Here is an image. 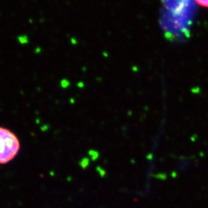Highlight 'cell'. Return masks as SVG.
I'll return each mask as SVG.
<instances>
[{
  "label": "cell",
  "instance_id": "1",
  "mask_svg": "<svg viewBox=\"0 0 208 208\" xmlns=\"http://www.w3.org/2000/svg\"><path fill=\"white\" fill-rule=\"evenodd\" d=\"M165 13L161 26L167 38L174 40L187 38L195 14L194 0H160Z\"/></svg>",
  "mask_w": 208,
  "mask_h": 208
},
{
  "label": "cell",
  "instance_id": "2",
  "mask_svg": "<svg viewBox=\"0 0 208 208\" xmlns=\"http://www.w3.org/2000/svg\"><path fill=\"white\" fill-rule=\"evenodd\" d=\"M20 143L12 131L0 126V164L12 161L20 151Z\"/></svg>",
  "mask_w": 208,
  "mask_h": 208
},
{
  "label": "cell",
  "instance_id": "3",
  "mask_svg": "<svg viewBox=\"0 0 208 208\" xmlns=\"http://www.w3.org/2000/svg\"><path fill=\"white\" fill-rule=\"evenodd\" d=\"M194 1L199 6L208 8V0H194Z\"/></svg>",
  "mask_w": 208,
  "mask_h": 208
}]
</instances>
